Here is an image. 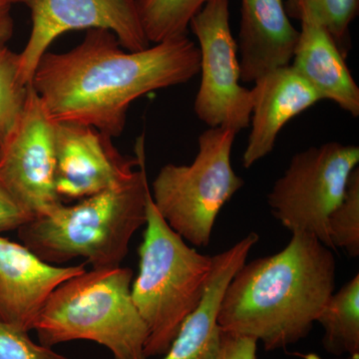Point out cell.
<instances>
[{"instance_id":"obj_1","label":"cell","mask_w":359,"mask_h":359,"mask_svg":"<svg viewBox=\"0 0 359 359\" xmlns=\"http://www.w3.org/2000/svg\"><path fill=\"white\" fill-rule=\"evenodd\" d=\"M200 62L199 47L188 35L127 51L114 33L90 29L71 50L47 51L30 84L54 122L86 125L114 138L135 100L187 83L199 74Z\"/></svg>"},{"instance_id":"obj_2","label":"cell","mask_w":359,"mask_h":359,"mask_svg":"<svg viewBox=\"0 0 359 359\" xmlns=\"http://www.w3.org/2000/svg\"><path fill=\"white\" fill-rule=\"evenodd\" d=\"M335 264L332 250L318 238L292 233L285 249L245 263L233 276L219 306V327L261 341L266 351L297 344L334 292Z\"/></svg>"},{"instance_id":"obj_3","label":"cell","mask_w":359,"mask_h":359,"mask_svg":"<svg viewBox=\"0 0 359 359\" xmlns=\"http://www.w3.org/2000/svg\"><path fill=\"white\" fill-rule=\"evenodd\" d=\"M139 170L124 183L60 205L18 230L21 244L46 263L63 266L84 259L92 269L121 266L132 238L146 223L150 187L146 171L145 137L135 144Z\"/></svg>"},{"instance_id":"obj_4","label":"cell","mask_w":359,"mask_h":359,"mask_svg":"<svg viewBox=\"0 0 359 359\" xmlns=\"http://www.w3.org/2000/svg\"><path fill=\"white\" fill-rule=\"evenodd\" d=\"M133 271L92 269L59 285L42 309L34 330L39 344L73 340L100 344L114 359H147L148 330L132 299Z\"/></svg>"},{"instance_id":"obj_5","label":"cell","mask_w":359,"mask_h":359,"mask_svg":"<svg viewBox=\"0 0 359 359\" xmlns=\"http://www.w3.org/2000/svg\"><path fill=\"white\" fill-rule=\"evenodd\" d=\"M145 224L131 294L147 327L144 353L148 359L167 353L184 320L199 306L211 276L212 257L189 247L167 224L150 189Z\"/></svg>"},{"instance_id":"obj_6","label":"cell","mask_w":359,"mask_h":359,"mask_svg":"<svg viewBox=\"0 0 359 359\" xmlns=\"http://www.w3.org/2000/svg\"><path fill=\"white\" fill-rule=\"evenodd\" d=\"M237 135L231 129L208 128L190 165H165L153 182L151 195L161 216L195 247L209 245L219 212L245 185L231 166Z\"/></svg>"},{"instance_id":"obj_7","label":"cell","mask_w":359,"mask_h":359,"mask_svg":"<svg viewBox=\"0 0 359 359\" xmlns=\"http://www.w3.org/2000/svg\"><path fill=\"white\" fill-rule=\"evenodd\" d=\"M358 163V146L339 142L297 153L269 193L271 214L290 233H309L334 250L328 217L344 199Z\"/></svg>"},{"instance_id":"obj_8","label":"cell","mask_w":359,"mask_h":359,"mask_svg":"<svg viewBox=\"0 0 359 359\" xmlns=\"http://www.w3.org/2000/svg\"><path fill=\"white\" fill-rule=\"evenodd\" d=\"M190 28L201 54L195 114L209 128H228L236 133L247 129L252 115V91L240 83L238 46L230 25V0H209L194 16Z\"/></svg>"},{"instance_id":"obj_9","label":"cell","mask_w":359,"mask_h":359,"mask_svg":"<svg viewBox=\"0 0 359 359\" xmlns=\"http://www.w3.org/2000/svg\"><path fill=\"white\" fill-rule=\"evenodd\" d=\"M55 123L29 84L22 112L0 144V184L35 218L63 204L55 189Z\"/></svg>"},{"instance_id":"obj_10","label":"cell","mask_w":359,"mask_h":359,"mask_svg":"<svg viewBox=\"0 0 359 359\" xmlns=\"http://www.w3.org/2000/svg\"><path fill=\"white\" fill-rule=\"evenodd\" d=\"M22 4L32 15V32L18 53L21 83H32L35 69L50 45L65 33L75 30L105 29L114 33L123 48H148L136 0H8Z\"/></svg>"},{"instance_id":"obj_11","label":"cell","mask_w":359,"mask_h":359,"mask_svg":"<svg viewBox=\"0 0 359 359\" xmlns=\"http://www.w3.org/2000/svg\"><path fill=\"white\" fill-rule=\"evenodd\" d=\"M55 189L61 200H82L133 176L138 159L122 155L93 127L55 123Z\"/></svg>"},{"instance_id":"obj_12","label":"cell","mask_w":359,"mask_h":359,"mask_svg":"<svg viewBox=\"0 0 359 359\" xmlns=\"http://www.w3.org/2000/svg\"><path fill=\"white\" fill-rule=\"evenodd\" d=\"M86 271L85 264L55 266L25 245L0 236V323L29 332L53 290Z\"/></svg>"},{"instance_id":"obj_13","label":"cell","mask_w":359,"mask_h":359,"mask_svg":"<svg viewBox=\"0 0 359 359\" xmlns=\"http://www.w3.org/2000/svg\"><path fill=\"white\" fill-rule=\"evenodd\" d=\"M252 91L250 133L243 155L250 169L273 152L283 127L321 100L320 96L292 67L278 68L257 78Z\"/></svg>"},{"instance_id":"obj_14","label":"cell","mask_w":359,"mask_h":359,"mask_svg":"<svg viewBox=\"0 0 359 359\" xmlns=\"http://www.w3.org/2000/svg\"><path fill=\"white\" fill-rule=\"evenodd\" d=\"M241 80L254 83L266 73L290 65L299 30L290 22L285 0H241Z\"/></svg>"},{"instance_id":"obj_15","label":"cell","mask_w":359,"mask_h":359,"mask_svg":"<svg viewBox=\"0 0 359 359\" xmlns=\"http://www.w3.org/2000/svg\"><path fill=\"white\" fill-rule=\"evenodd\" d=\"M257 233H250L230 249L212 256L211 276L199 306L184 320L162 359H218L222 330L218 314L231 278L247 262Z\"/></svg>"},{"instance_id":"obj_16","label":"cell","mask_w":359,"mask_h":359,"mask_svg":"<svg viewBox=\"0 0 359 359\" xmlns=\"http://www.w3.org/2000/svg\"><path fill=\"white\" fill-rule=\"evenodd\" d=\"M299 40L290 66L320 96L359 116V87L327 28L309 15L301 20Z\"/></svg>"},{"instance_id":"obj_17","label":"cell","mask_w":359,"mask_h":359,"mask_svg":"<svg viewBox=\"0 0 359 359\" xmlns=\"http://www.w3.org/2000/svg\"><path fill=\"white\" fill-rule=\"evenodd\" d=\"M323 346L332 355L359 358V275L334 292L318 316Z\"/></svg>"},{"instance_id":"obj_18","label":"cell","mask_w":359,"mask_h":359,"mask_svg":"<svg viewBox=\"0 0 359 359\" xmlns=\"http://www.w3.org/2000/svg\"><path fill=\"white\" fill-rule=\"evenodd\" d=\"M209 0H136L144 33L150 43L186 36L191 20Z\"/></svg>"},{"instance_id":"obj_19","label":"cell","mask_w":359,"mask_h":359,"mask_svg":"<svg viewBox=\"0 0 359 359\" xmlns=\"http://www.w3.org/2000/svg\"><path fill=\"white\" fill-rule=\"evenodd\" d=\"M290 18L311 16L325 26L347 57L351 48V25L358 15L359 0H285Z\"/></svg>"},{"instance_id":"obj_20","label":"cell","mask_w":359,"mask_h":359,"mask_svg":"<svg viewBox=\"0 0 359 359\" xmlns=\"http://www.w3.org/2000/svg\"><path fill=\"white\" fill-rule=\"evenodd\" d=\"M327 231L334 250L339 248L349 257L359 256L358 167L351 175L344 199L328 217Z\"/></svg>"},{"instance_id":"obj_21","label":"cell","mask_w":359,"mask_h":359,"mask_svg":"<svg viewBox=\"0 0 359 359\" xmlns=\"http://www.w3.org/2000/svg\"><path fill=\"white\" fill-rule=\"evenodd\" d=\"M28 85L18 76V53L0 46V144L18 121L27 97Z\"/></svg>"},{"instance_id":"obj_22","label":"cell","mask_w":359,"mask_h":359,"mask_svg":"<svg viewBox=\"0 0 359 359\" xmlns=\"http://www.w3.org/2000/svg\"><path fill=\"white\" fill-rule=\"evenodd\" d=\"M0 359H70L52 347L35 344L27 332L0 323Z\"/></svg>"},{"instance_id":"obj_23","label":"cell","mask_w":359,"mask_h":359,"mask_svg":"<svg viewBox=\"0 0 359 359\" xmlns=\"http://www.w3.org/2000/svg\"><path fill=\"white\" fill-rule=\"evenodd\" d=\"M34 218V215L23 207L0 184V233L18 231L20 226Z\"/></svg>"},{"instance_id":"obj_24","label":"cell","mask_w":359,"mask_h":359,"mask_svg":"<svg viewBox=\"0 0 359 359\" xmlns=\"http://www.w3.org/2000/svg\"><path fill=\"white\" fill-rule=\"evenodd\" d=\"M257 349L256 339L222 330L218 359H257Z\"/></svg>"},{"instance_id":"obj_25","label":"cell","mask_w":359,"mask_h":359,"mask_svg":"<svg viewBox=\"0 0 359 359\" xmlns=\"http://www.w3.org/2000/svg\"><path fill=\"white\" fill-rule=\"evenodd\" d=\"M13 6L8 0H0V46L6 45L13 35Z\"/></svg>"},{"instance_id":"obj_26","label":"cell","mask_w":359,"mask_h":359,"mask_svg":"<svg viewBox=\"0 0 359 359\" xmlns=\"http://www.w3.org/2000/svg\"><path fill=\"white\" fill-rule=\"evenodd\" d=\"M349 359H359V358H349Z\"/></svg>"}]
</instances>
